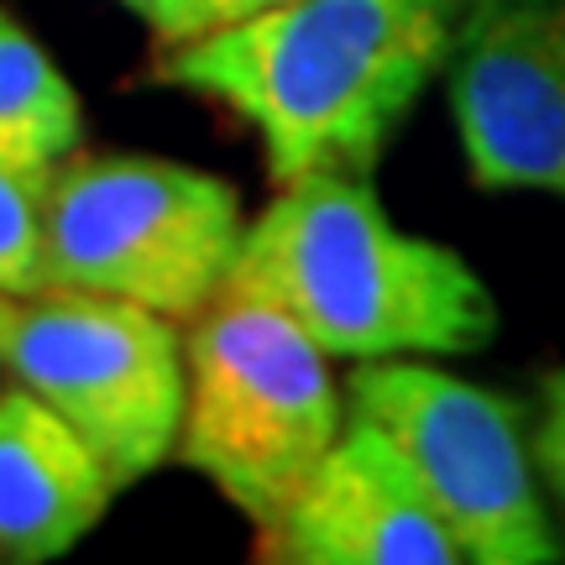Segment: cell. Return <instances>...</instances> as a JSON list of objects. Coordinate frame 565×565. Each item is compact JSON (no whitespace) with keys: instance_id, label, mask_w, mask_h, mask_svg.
Here are the masks:
<instances>
[{"instance_id":"9","label":"cell","mask_w":565,"mask_h":565,"mask_svg":"<svg viewBox=\"0 0 565 565\" xmlns=\"http://www.w3.org/2000/svg\"><path fill=\"white\" fill-rule=\"evenodd\" d=\"M95 445L32 387H0V561H58L116 503Z\"/></svg>"},{"instance_id":"8","label":"cell","mask_w":565,"mask_h":565,"mask_svg":"<svg viewBox=\"0 0 565 565\" xmlns=\"http://www.w3.org/2000/svg\"><path fill=\"white\" fill-rule=\"evenodd\" d=\"M278 565H461V545L383 424L351 414L278 524L257 529Z\"/></svg>"},{"instance_id":"12","label":"cell","mask_w":565,"mask_h":565,"mask_svg":"<svg viewBox=\"0 0 565 565\" xmlns=\"http://www.w3.org/2000/svg\"><path fill=\"white\" fill-rule=\"evenodd\" d=\"M529 445H534V466L545 487L555 492V503L565 513V366H555L540 387V408H534V429H529Z\"/></svg>"},{"instance_id":"7","label":"cell","mask_w":565,"mask_h":565,"mask_svg":"<svg viewBox=\"0 0 565 565\" xmlns=\"http://www.w3.org/2000/svg\"><path fill=\"white\" fill-rule=\"evenodd\" d=\"M445 89L471 179L565 200V0H471Z\"/></svg>"},{"instance_id":"15","label":"cell","mask_w":565,"mask_h":565,"mask_svg":"<svg viewBox=\"0 0 565 565\" xmlns=\"http://www.w3.org/2000/svg\"><path fill=\"white\" fill-rule=\"evenodd\" d=\"M17 309H21V299H11V294H0V345H6V335H11V324H17Z\"/></svg>"},{"instance_id":"14","label":"cell","mask_w":565,"mask_h":565,"mask_svg":"<svg viewBox=\"0 0 565 565\" xmlns=\"http://www.w3.org/2000/svg\"><path fill=\"white\" fill-rule=\"evenodd\" d=\"M131 17H141L147 21V32H158L162 21H168V11H173V0H121Z\"/></svg>"},{"instance_id":"5","label":"cell","mask_w":565,"mask_h":565,"mask_svg":"<svg viewBox=\"0 0 565 565\" xmlns=\"http://www.w3.org/2000/svg\"><path fill=\"white\" fill-rule=\"evenodd\" d=\"M351 414L383 424L440 513L461 561L550 565L565 545L540 498V466L524 435V408L424 362L383 356L345 377Z\"/></svg>"},{"instance_id":"2","label":"cell","mask_w":565,"mask_h":565,"mask_svg":"<svg viewBox=\"0 0 565 565\" xmlns=\"http://www.w3.org/2000/svg\"><path fill=\"white\" fill-rule=\"evenodd\" d=\"M330 356H466L498 335L482 273L445 242L398 231L362 168L282 179L246 225L236 273Z\"/></svg>"},{"instance_id":"11","label":"cell","mask_w":565,"mask_h":565,"mask_svg":"<svg viewBox=\"0 0 565 565\" xmlns=\"http://www.w3.org/2000/svg\"><path fill=\"white\" fill-rule=\"evenodd\" d=\"M58 162H0V294L32 299L42 278V236H47V194Z\"/></svg>"},{"instance_id":"13","label":"cell","mask_w":565,"mask_h":565,"mask_svg":"<svg viewBox=\"0 0 565 565\" xmlns=\"http://www.w3.org/2000/svg\"><path fill=\"white\" fill-rule=\"evenodd\" d=\"M282 0H173V11L152 38L158 42H183V38H204L215 26H231V21H246L257 11H273Z\"/></svg>"},{"instance_id":"6","label":"cell","mask_w":565,"mask_h":565,"mask_svg":"<svg viewBox=\"0 0 565 565\" xmlns=\"http://www.w3.org/2000/svg\"><path fill=\"white\" fill-rule=\"evenodd\" d=\"M0 366L95 445L116 487L152 477L183 435V324L105 294H32L0 345Z\"/></svg>"},{"instance_id":"4","label":"cell","mask_w":565,"mask_h":565,"mask_svg":"<svg viewBox=\"0 0 565 565\" xmlns=\"http://www.w3.org/2000/svg\"><path fill=\"white\" fill-rule=\"evenodd\" d=\"M246 221L225 179L147 152H68L47 194L42 294H105L189 324L236 273Z\"/></svg>"},{"instance_id":"3","label":"cell","mask_w":565,"mask_h":565,"mask_svg":"<svg viewBox=\"0 0 565 565\" xmlns=\"http://www.w3.org/2000/svg\"><path fill=\"white\" fill-rule=\"evenodd\" d=\"M183 351L189 414L179 461L252 529L278 524L351 419L330 351L242 282H225L183 324Z\"/></svg>"},{"instance_id":"10","label":"cell","mask_w":565,"mask_h":565,"mask_svg":"<svg viewBox=\"0 0 565 565\" xmlns=\"http://www.w3.org/2000/svg\"><path fill=\"white\" fill-rule=\"evenodd\" d=\"M84 110L58 63L0 11V162H63L79 152Z\"/></svg>"},{"instance_id":"1","label":"cell","mask_w":565,"mask_h":565,"mask_svg":"<svg viewBox=\"0 0 565 565\" xmlns=\"http://www.w3.org/2000/svg\"><path fill=\"white\" fill-rule=\"evenodd\" d=\"M471 0H282L273 11L162 42L158 79L236 110L273 179L383 158L445 74Z\"/></svg>"}]
</instances>
